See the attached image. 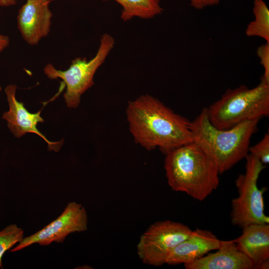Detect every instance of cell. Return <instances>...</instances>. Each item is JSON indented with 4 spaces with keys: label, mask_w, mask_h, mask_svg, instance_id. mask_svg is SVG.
I'll return each mask as SVG.
<instances>
[{
    "label": "cell",
    "mask_w": 269,
    "mask_h": 269,
    "mask_svg": "<svg viewBox=\"0 0 269 269\" xmlns=\"http://www.w3.org/2000/svg\"><path fill=\"white\" fill-rule=\"evenodd\" d=\"M126 113L135 142L147 150L165 154L193 141L191 122L150 95L129 101Z\"/></svg>",
    "instance_id": "cell-1"
},
{
    "label": "cell",
    "mask_w": 269,
    "mask_h": 269,
    "mask_svg": "<svg viewBox=\"0 0 269 269\" xmlns=\"http://www.w3.org/2000/svg\"><path fill=\"white\" fill-rule=\"evenodd\" d=\"M165 155L164 167L168 184L194 199L204 200L219 184V171L212 157L194 141Z\"/></svg>",
    "instance_id": "cell-2"
},
{
    "label": "cell",
    "mask_w": 269,
    "mask_h": 269,
    "mask_svg": "<svg viewBox=\"0 0 269 269\" xmlns=\"http://www.w3.org/2000/svg\"><path fill=\"white\" fill-rule=\"evenodd\" d=\"M260 119L242 122L228 130H220L209 120L207 108L191 122L193 141L216 162L220 174L227 171L249 154L250 143Z\"/></svg>",
    "instance_id": "cell-3"
},
{
    "label": "cell",
    "mask_w": 269,
    "mask_h": 269,
    "mask_svg": "<svg viewBox=\"0 0 269 269\" xmlns=\"http://www.w3.org/2000/svg\"><path fill=\"white\" fill-rule=\"evenodd\" d=\"M211 124L220 130L230 129L245 121L269 115V83H260L250 89L241 85L226 91L221 98L207 108Z\"/></svg>",
    "instance_id": "cell-4"
},
{
    "label": "cell",
    "mask_w": 269,
    "mask_h": 269,
    "mask_svg": "<svg viewBox=\"0 0 269 269\" xmlns=\"http://www.w3.org/2000/svg\"><path fill=\"white\" fill-rule=\"evenodd\" d=\"M245 158V173L235 181L238 195L232 200L230 214L232 224L242 229L251 224L269 223V217L265 213V190L260 189L257 184L266 165L251 154Z\"/></svg>",
    "instance_id": "cell-5"
},
{
    "label": "cell",
    "mask_w": 269,
    "mask_h": 269,
    "mask_svg": "<svg viewBox=\"0 0 269 269\" xmlns=\"http://www.w3.org/2000/svg\"><path fill=\"white\" fill-rule=\"evenodd\" d=\"M95 56L88 60L77 57L72 61L66 70L56 69L49 63L44 68V73L50 79L60 78L66 85L64 94L65 103L70 108H77L81 96L94 84V76L97 69L104 63L115 45V39L108 33L103 34Z\"/></svg>",
    "instance_id": "cell-6"
},
{
    "label": "cell",
    "mask_w": 269,
    "mask_h": 269,
    "mask_svg": "<svg viewBox=\"0 0 269 269\" xmlns=\"http://www.w3.org/2000/svg\"><path fill=\"white\" fill-rule=\"evenodd\" d=\"M192 231L188 226L171 220L154 223L140 237L136 247L137 255L146 265L161 266Z\"/></svg>",
    "instance_id": "cell-7"
},
{
    "label": "cell",
    "mask_w": 269,
    "mask_h": 269,
    "mask_svg": "<svg viewBox=\"0 0 269 269\" xmlns=\"http://www.w3.org/2000/svg\"><path fill=\"white\" fill-rule=\"evenodd\" d=\"M87 225L88 216L85 208L75 202H70L55 220L35 233L23 238L10 252L18 251L34 244L47 246L53 242L62 243L70 234L86 231Z\"/></svg>",
    "instance_id": "cell-8"
},
{
    "label": "cell",
    "mask_w": 269,
    "mask_h": 269,
    "mask_svg": "<svg viewBox=\"0 0 269 269\" xmlns=\"http://www.w3.org/2000/svg\"><path fill=\"white\" fill-rule=\"evenodd\" d=\"M17 86L14 84L7 86L4 89L9 109L4 112L2 118L7 122L10 132L17 138L26 133H34L40 136L47 143L49 150L58 151L63 140L58 142L49 140L37 128L39 123H43L44 120L40 116L41 110L36 113L29 112L24 107L22 102H18L16 98Z\"/></svg>",
    "instance_id": "cell-9"
},
{
    "label": "cell",
    "mask_w": 269,
    "mask_h": 269,
    "mask_svg": "<svg viewBox=\"0 0 269 269\" xmlns=\"http://www.w3.org/2000/svg\"><path fill=\"white\" fill-rule=\"evenodd\" d=\"M50 2L49 0H26L18 10L17 28L29 45L37 44L50 32L53 15Z\"/></svg>",
    "instance_id": "cell-10"
},
{
    "label": "cell",
    "mask_w": 269,
    "mask_h": 269,
    "mask_svg": "<svg viewBox=\"0 0 269 269\" xmlns=\"http://www.w3.org/2000/svg\"><path fill=\"white\" fill-rule=\"evenodd\" d=\"M222 243L212 232L197 229L179 244L168 257L166 264L176 265L191 263L218 249Z\"/></svg>",
    "instance_id": "cell-11"
},
{
    "label": "cell",
    "mask_w": 269,
    "mask_h": 269,
    "mask_svg": "<svg viewBox=\"0 0 269 269\" xmlns=\"http://www.w3.org/2000/svg\"><path fill=\"white\" fill-rule=\"evenodd\" d=\"M215 253L184 265L186 269H253L249 259L237 248L234 240L222 241Z\"/></svg>",
    "instance_id": "cell-12"
},
{
    "label": "cell",
    "mask_w": 269,
    "mask_h": 269,
    "mask_svg": "<svg viewBox=\"0 0 269 269\" xmlns=\"http://www.w3.org/2000/svg\"><path fill=\"white\" fill-rule=\"evenodd\" d=\"M239 250L252 263L254 269L269 260V225L253 224L242 228L240 236L234 239Z\"/></svg>",
    "instance_id": "cell-13"
},
{
    "label": "cell",
    "mask_w": 269,
    "mask_h": 269,
    "mask_svg": "<svg viewBox=\"0 0 269 269\" xmlns=\"http://www.w3.org/2000/svg\"><path fill=\"white\" fill-rule=\"evenodd\" d=\"M114 0L121 5V18L124 21L130 20L134 17L143 19L152 18L161 14L163 10L160 5V0Z\"/></svg>",
    "instance_id": "cell-14"
},
{
    "label": "cell",
    "mask_w": 269,
    "mask_h": 269,
    "mask_svg": "<svg viewBox=\"0 0 269 269\" xmlns=\"http://www.w3.org/2000/svg\"><path fill=\"white\" fill-rule=\"evenodd\" d=\"M255 19L245 31L248 37H259L269 42V10L263 0H254L253 8Z\"/></svg>",
    "instance_id": "cell-15"
},
{
    "label": "cell",
    "mask_w": 269,
    "mask_h": 269,
    "mask_svg": "<svg viewBox=\"0 0 269 269\" xmlns=\"http://www.w3.org/2000/svg\"><path fill=\"white\" fill-rule=\"evenodd\" d=\"M23 238V230L11 224L0 231V269H3L2 258L4 253Z\"/></svg>",
    "instance_id": "cell-16"
},
{
    "label": "cell",
    "mask_w": 269,
    "mask_h": 269,
    "mask_svg": "<svg viewBox=\"0 0 269 269\" xmlns=\"http://www.w3.org/2000/svg\"><path fill=\"white\" fill-rule=\"evenodd\" d=\"M250 154L258 158L263 164L269 162V134L266 133L263 138L255 145L250 146Z\"/></svg>",
    "instance_id": "cell-17"
},
{
    "label": "cell",
    "mask_w": 269,
    "mask_h": 269,
    "mask_svg": "<svg viewBox=\"0 0 269 269\" xmlns=\"http://www.w3.org/2000/svg\"><path fill=\"white\" fill-rule=\"evenodd\" d=\"M257 55L264 70L261 78L269 83V42L259 46L257 50Z\"/></svg>",
    "instance_id": "cell-18"
},
{
    "label": "cell",
    "mask_w": 269,
    "mask_h": 269,
    "mask_svg": "<svg viewBox=\"0 0 269 269\" xmlns=\"http://www.w3.org/2000/svg\"><path fill=\"white\" fill-rule=\"evenodd\" d=\"M190 5L197 9H202L208 6H213L219 3L220 0H189Z\"/></svg>",
    "instance_id": "cell-19"
},
{
    "label": "cell",
    "mask_w": 269,
    "mask_h": 269,
    "mask_svg": "<svg viewBox=\"0 0 269 269\" xmlns=\"http://www.w3.org/2000/svg\"><path fill=\"white\" fill-rule=\"evenodd\" d=\"M10 43L8 36L0 34V54L8 47Z\"/></svg>",
    "instance_id": "cell-20"
},
{
    "label": "cell",
    "mask_w": 269,
    "mask_h": 269,
    "mask_svg": "<svg viewBox=\"0 0 269 269\" xmlns=\"http://www.w3.org/2000/svg\"><path fill=\"white\" fill-rule=\"evenodd\" d=\"M16 0H0V6H9L14 5Z\"/></svg>",
    "instance_id": "cell-21"
},
{
    "label": "cell",
    "mask_w": 269,
    "mask_h": 269,
    "mask_svg": "<svg viewBox=\"0 0 269 269\" xmlns=\"http://www.w3.org/2000/svg\"><path fill=\"white\" fill-rule=\"evenodd\" d=\"M1 91V86L0 85V92Z\"/></svg>",
    "instance_id": "cell-22"
}]
</instances>
